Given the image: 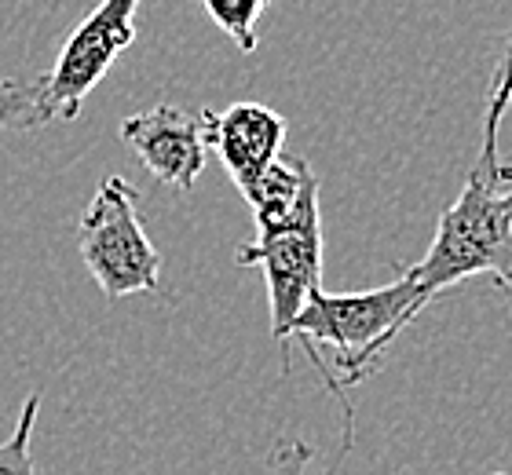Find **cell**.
<instances>
[{
	"label": "cell",
	"instance_id": "5bb4252c",
	"mask_svg": "<svg viewBox=\"0 0 512 475\" xmlns=\"http://www.w3.org/2000/svg\"><path fill=\"white\" fill-rule=\"evenodd\" d=\"M494 289H498V293L505 296V304L512 307V285H502V282H494Z\"/></svg>",
	"mask_w": 512,
	"mask_h": 475
},
{
	"label": "cell",
	"instance_id": "7c38bea8",
	"mask_svg": "<svg viewBox=\"0 0 512 475\" xmlns=\"http://www.w3.org/2000/svg\"><path fill=\"white\" fill-rule=\"evenodd\" d=\"M33 88L19 81H0V128H30Z\"/></svg>",
	"mask_w": 512,
	"mask_h": 475
},
{
	"label": "cell",
	"instance_id": "5b68a950",
	"mask_svg": "<svg viewBox=\"0 0 512 475\" xmlns=\"http://www.w3.org/2000/svg\"><path fill=\"white\" fill-rule=\"evenodd\" d=\"M238 267L264 271L267 304H271V337L282 355V373H289V333L300 307L322 285V216L319 201H311L293 220L256 231L249 245L235 253Z\"/></svg>",
	"mask_w": 512,
	"mask_h": 475
},
{
	"label": "cell",
	"instance_id": "52a82bcc",
	"mask_svg": "<svg viewBox=\"0 0 512 475\" xmlns=\"http://www.w3.org/2000/svg\"><path fill=\"white\" fill-rule=\"evenodd\" d=\"M202 121L205 143H209V150H216V158L238 190H246L282 154V143H286L282 114L260 103H235L220 114L202 110Z\"/></svg>",
	"mask_w": 512,
	"mask_h": 475
},
{
	"label": "cell",
	"instance_id": "6da1fadb",
	"mask_svg": "<svg viewBox=\"0 0 512 475\" xmlns=\"http://www.w3.org/2000/svg\"><path fill=\"white\" fill-rule=\"evenodd\" d=\"M425 307L428 304L406 271L392 285H381L370 293H326L319 285L308 296V304L300 307L289 344L293 340L304 344L308 362L315 366L326 391L341 402L344 450L355 439V410L348 399V384H363L384 362L395 337L410 322H417Z\"/></svg>",
	"mask_w": 512,
	"mask_h": 475
},
{
	"label": "cell",
	"instance_id": "3957f363",
	"mask_svg": "<svg viewBox=\"0 0 512 475\" xmlns=\"http://www.w3.org/2000/svg\"><path fill=\"white\" fill-rule=\"evenodd\" d=\"M77 249L88 275L110 300L132 293H158L161 256L139 220V190L121 176L99 183L77 220Z\"/></svg>",
	"mask_w": 512,
	"mask_h": 475
},
{
	"label": "cell",
	"instance_id": "8992f818",
	"mask_svg": "<svg viewBox=\"0 0 512 475\" xmlns=\"http://www.w3.org/2000/svg\"><path fill=\"white\" fill-rule=\"evenodd\" d=\"M121 139L143 161V169L154 180L180 190V194L194 190L198 176L205 172V161H209L202 114H187V110L172 103H161L154 110L125 117L121 121Z\"/></svg>",
	"mask_w": 512,
	"mask_h": 475
},
{
	"label": "cell",
	"instance_id": "ba28073f",
	"mask_svg": "<svg viewBox=\"0 0 512 475\" xmlns=\"http://www.w3.org/2000/svg\"><path fill=\"white\" fill-rule=\"evenodd\" d=\"M242 198L253 209L256 231L264 227H278V223L293 220L304 205L319 201V176L311 172V165L304 158H286L278 154L246 190Z\"/></svg>",
	"mask_w": 512,
	"mask_h": 475
},
{
	"label": "cell",
	"instance_id": "9c48e42d",
	"mask_svg": "<svg viewBox=\"0 0 512 475\" xmlns=\"http://www.w3.org/2000/svg\"><path fill=\"white\" fill-rule=\"evenodd\" d=\"M512 106V26L505 33V48L498 59V70L491 77V92H487V117H483V150L476 169L494 183L512 180V165H505L498 154V136H502V121Z\"/></svg>",
	"mask_w": 512,
	"mask_h": 475
},
{
	"label": "cell",
	"instance_id": "277c9868",
	"mask_svg": "<svg viewBox=\"0 0 512 475\" xmlns=\"http://www.w3.org/2000/svg\"><path fill=\"white\" fill-rule=\"evenodd\" d=\"M139 0H99L59 48V59L33 85L30 128L48 121H74L92 88L107 77L118 55L136 41Z\"/></svg>",
	"mask_w": 512,
	"mask_h": 475
},
{
	"label": "cell",
	"instance_id": "7a4b0ae2",
	"mask_svg": "<svg viewBox=\"0 0 512 475\" xmlns=\"http://www.w3.org/2000/svg\"><path fill=\"white\" fill-rule=\"evenodd\" d=\"M406 275L414 278L425 304L476 275L512 285V190L472 169L458 201L439 216L428 253L421 264L406 267Z\"/></svg>",
	"mask_w": 512,
	"mask_h": 475
},
{
	"label": "cell",
	"instance_id": "4fadbf2b",
	"mask_svg": "<svg viewBox=\"0 0 512 475\" xmlns=\"http://www.w3.org/2000/svg\"><path fill=\"white\" fill-rule=\"evenodd\" d=\"M311 457H315V450L304 439H286V443H278L267 454L264 475H304L311 465Z\"/></svg>",
	"mask_w": 512,
	"mask_h": 475
},
{
	"label": "cell",
	"instance_id": "30bf717a",
	"mask_svg": "<svg viewBox=\"0 0 512 475\" xmlns=\"http://www.w3.org/2000/svg\"><path fill=\"white\" fill-rule=\"evenodd\" d=\"M209 19L216 22V30H224L231 41L238 44L242 55H253L260 37H256V22L264 15L271 0H202Z\"/></svg>",
	"mask_w": 512,
	"mask_h": 475
},
{
	"label": "cell",
	"instance_id": "8fae6325",
	"mask_svg": "<svg viewBox=\"0 0 512 475\" xmlns=\"http://www.w3.org/2000/svg\"><path fill=\"white\" fill-rule=\"evenodd\" d=\"M37 410H41V391H33L30 399L22 402L15 432L8 439H0V475H37V465H33V454H30Z\"/></svg>",
	"mask_w": 512,
	"mask_h": 475
},
{
	"label": "cell",
	"instance_id": "9a60e30c",
	"mask_svg": "<svg viewBox=\"0 0 512 475\" xmlns=\"http://www.w3.org/2000/svg\"><path fill=\"white\" fill-rule=\"evenodd\" d=\"M494 475H509V472H494Z\"/></svg>",
	"mask_w": 512,
	"mask_h": 475
}]
</instances>
